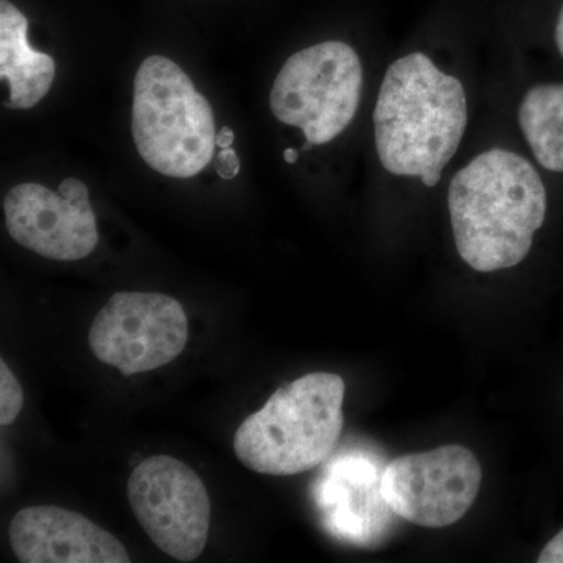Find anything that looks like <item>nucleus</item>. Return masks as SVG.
Instances as JSON below:
<instances>
[{
  "mask_svg": "<svg viewBox=\"0 0 563 563\" xmlns=\"http://www.w3.org/2000/svg\"><path fill=\"white\" fill-rule=\"evenodd\" d=\"M547 203V188L531 162L506 150L477 155L455 174L448 191L462 261L481 273L523 262L543 225Z\"/></svg>",
  "mask_w": 563,
  "mask_h": 563,
  "instance_id": "obj_1",
  "label": "nucleus"
},
{
  "mask_svg": "<svg viewBox=\"0 0 563 563\" xmlns=\"http://www.w3.org/2000/svg\"><path fill=\"white\" fill-rule=\"evenodd\" d=\"M374 139L385 172L433 188L461 146L468 103L461 80L413 52L388 66L374 109Z\"/></svg>",
  "mask_w": 563,
  "mask_h": 563,
  "instance_id": "obj_2",
  "label": "nucleus"
},
{
  "mask_svg": "<svg viewBox=\"0 0 563 563\" xmlns=\"http://www.w3.org/2000/svg\"><path fill=\"white\" fill-rule=\"evenodd\" d=\"M346 384L333 373H310L273 393L236 429L233 451L252 472L292 476L320 466L342 435Z\"/></svg>",
  "mask_w": 563,
  "mask_h": 563,
  "instance_id": "obj_3",
  "label": "nucleus"
},
{
  "mask_svg": "<svg viewBox=\"0 0 563 563\" xmlns=\"http://www.w3.org/2000/svg\"><path fill=\"white\" fill-rule=\"evenodd\" d=\"M132 135L140 157L174 179L195 177L213 158L217 128L210 102L163 55H151L136 70Z\"/></svg>",
  "mask_w": 563,
  "mask_h": 563,
  "instance_id": "obj_4",
  "label": "nucleus"
},
{
  "mask_svg": "<svg viewBox=\"0 0 563 563\" xmlns=\"http://www.w3.org/2000/svg\"><path fill=\"white\" fill-rule=\"evenodd\" d=\"M363 69L343 41H324L292 54L274 80L269 107L282 124L299 128L309 143L335 140L361 103Z\"/></svg>",
  "mask_w": 563,
  "mask_h": 563,
  "instance_id": "obj_5",
  "label": "nucleus"
},
{
  "mask_svg": "<svg viewBox=\"0 0 563 563\" xmlns=\"http://www.w3.org/2000/svg\"><path fill=\"white\" fill-rule=\"evenodd\" d=\"M129 503L143 531L158 550L192 562L206 550L210 498L201 477L172 455H152L133 470Z\"/></svg>",
  "mask_w": 563,
  "mask_h": 563,
  "instance_id": "obj_6",
  "label": "nucleus"
},
{
  "mask_svg": "<svg viewBox=\"0 0 563 563\" xmlns=\"http://www.w3.org/2000/svg\"><path fill=\"white\" fill-rule=\"evenodd\" d=\"M88 342L98 361L124 376L152 372L185 350L187 313L163 292H117L92 320Z\"/></svg>",
  "mask_w": 563,
  "mask_h": 563,
  "instance_id": "obj_7",
  "label": "nucleus"
},
{
  "mask_svg": "<svg viewBox=\"0 0 563 563\" xmlns=\"http://www.w3.org/2000/svg\"><path fill=\"white\" fill-rule=\"evenodd\" d=\"M481 484V463L461 444L402 455L383 473L385 501L396 517L421 528L457 523L476 501Z\"/></svg>",
  "mask_w": 563,
  "mask_h": 563,
  "instance_id": "obj_8",
  "label": "nucleus"
},
{
  "mask_svg": "<svg viewBox=\"0 0 563 563\" xmlns=\"http://www.w3.org/2000/svg\"><path fill=\"white\" fill-rule=\"evenodd\" d=\"M11 239L41 257L57 262L87 258L99 243L98 221L84 181L68 177L58 191L20 184L3 201Z\"/></svg>",
  "mask_w": 563,
  "mask_h": 563,
  "instance_id": "obj_9",
  "label": "nucleus"
},
{
  "mask_svg": "<svg viewBox=\"0 0 563 563\" xmlns=\"http://www.w3.org/2000/svg\"><path fill=\"white\" fill-rule=\"evenodd\" d=\"M22 563H129L124 544L84 515L57 506L25 507L9 526Z\"/></svg>",
  "mask_w": 563,
  "mask_h": 563,
  "instance_id": "obj_10",
  "label": "nucleus"
},
{
  "mask_svg": "<svg viewBox=\"0 0 563 563\" xmlns=\"http://www.w3.org/2000/svg\"><path fill=\"white\" fill-rule=\"evenodd\" d=\"M322 481L318 503L324 504L332 529L355 543L380 540L395 515L383 495V472L366 455H347Z\"/></svg>",
  "mask_w": 563,
  "mask_h": 563,
  "instance_id": "obj_11",
  "label": "nucleus"
},
{
  "mask_svg": "<svg viewBox=\"0 0 563 563\" xmlns=\"http://www.w3.org/2000/svg\"><path fill=\"white\" fill-rule=\"evenodd\" d=\"M27 32L25 14L10 0H0V77L9 81L7 109H33L54 84V58L33 49Z\"/></svg>",
  "mask_w": 563,
  "mask_h": 563,
  "instance_id": "obj_12",
  "label": "nucleus"
},
{
  "mask_svg": "<svg viewBox=\"0 0 563 563\" xmlns=\"http://www.w3.org/2000/svg\"><path fill=\"white\" fill-rule=\"evenodd\" d=\"M518 121L536 161L548 172L563 173V84L526 92Z\"/></svg>",
  "mask_w": 563,
  "mask_h": 563,
  "instance_id": "obj_13",
  "label": "nucleus"
},
{
  "mask_svg": "<svg viewBox=\"0 0 563 563\" xmlns=\"http://www.w3.org/2000/svg\"><path fill=\"white\" fill-rule=\"evenodd\" d=\"M24 406V393L20 380L9 368L5 361H0V424L10 426L20 417Z\"/></svg>",
  "mask_w": 563,
  "mask_h": 563,
  "instance_id": "obj_14",
  "label": "nucleus"
},
{
  "mask_svg": "<svg viewBox=\"0 0 563 563\" xmlns=\"http://www.w3.org/2000/svg\"><path fill=\"white\" fill-rule=\"evenodd\" d=\"M242 168L239 155L232 150V147H225L218 154V168L217 173L220 174L221 179L231 180L236 177Z\"/></svg>",
  "mask_w": 563,
  "mask_h": 563,
  "instance_id": "obj_15",
  "label": "nucleus"
},
{
  "mask_svg": "<svg viewBox=\"0 0 563 563\" xmlns=\"http://www.w3.org/2000/svg\"><path fill=\"white\" fill-rule=\"evenodd\" d=\"M539 563H563V529L553 540L548 542L547 547L543 548L540 553Z\"/></svg>",
  "mask_w": 563,
  "mask_h": 563,
  "instance_id": "obj_16",
  "label": "nucleus"
},
{
  "mask_svg": "<svg viewBox=\"0 0 563 563\" xmlns=\"http://www.w3.org/2000/svg\"><path fill=\"white\" fill-rule=\"evenodd\" d=\"M233 140H235V133H233L232 129L222 128L221 132L217 135V146H220V150L232 147Z\"/></svg>",
  "mask_w": 563,
  "mask_h": 563,
  "instance_id": "obj_17",
  "label": "nucleus"
},
{
  "mask_svg": "<svg viewBox=\"0 0 563 563\" xmlns=\"http://www.w3.org/2000/svg\"><path fill=\"white\" fill-rule=\"evenodd\" d=\"M555 44H558V49L563 57V5L561 13H559L558 24H555Z\"/></svg>",
  "mask_w": 563,
  "mask_h": 563,
  "instance_id": "obj_18",
  "label": "nucleus"
},
{
  "mask_svg": "<svg viewBox=\"0 0 563 563\" xmlns=\"http://www.w3.org/2000/svg\"><path fill=\"white\" fill-rule=\"evenodd\" d=\"M299 154L298 151L291 150V147H288V150H285L284 152V161L288 163V165H295L296 162H298Z\"/></svg>",
  "mask_w": 563,
  "mask_h": 563,
  "instance_id": "obj_19",
  "label": "nucleus"
}]
</instances>
